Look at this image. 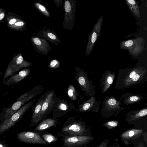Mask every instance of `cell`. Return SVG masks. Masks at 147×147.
Returning a JSON list of instances; mask_svg holds the SVG:
<instances>
[{
  "label": "cell",
  "mask_w": 147,
  "mask_h": 147,
  "mask_svg": "<svg viewBox=\"0 0 147 147\" xmlns=\"http://www.w3.org/2000/svg\"><path fill=\"white\" fill-rule=\"evenodd\" d=\"M44 89L43 85L40 84L35 86L30 90L20 95L14 102L3 109L0 114L1 122L9 118L28 101L42 92Z\"/></svg>",
  "instance_id": "obj_2"
},
{
  "label": "cell",
  "mask_w": 147,
  "mask_h": 147,
  "mask_svg": "<svg viewBox=\"0 0 147 147\" xmlns=\"http://www.w3.org/2000/svg\"><path fill=\"white\" fill-rule=\"evenodd\" d=\"M147 115V106L140 109L137 110L131 111L126 114L125 120L129 123L136 122L146 117Z\"/></svg>",
  "instance_id": "obj_18"
},
{
  "label": "cell",
  "mask_w": 147,
  "mask_h": 147,
  "mask_svg": "<svg viewBox=\"0 0 147 147\" xmlns=\"http://www.w3.org/2000/svg\"><path fill=\"white\" fill-rule=\"evenodd\" d=\"M142 132L143 130L141 129H131L123 132L121 137L123 140H134L140 137Z\"/></svg>",
  "instance_id": "obj_23"
},
{
  "label": "cell",
  "mask_w": 147,
  "mask_h": 147,
  "mask_svg": "<svg viewBox=\"0 0 147 147\" xmlns=\"http://www.w3.org/2000/svg\"><path fill=\"white\" fill-rule=\"evenodd\" d=\"M85 147H91L90 146H85Z\"/></svg>",
  "instance_id": "obj_36"
},
{
  "label": "cell",
  "mask_w": 147,
  "mask_h": 147,
  "mask_svg": "<svg viewBox=\"0 0 147 147\" xmlns=\"http://www.w3.org/2000/svg\"><path fill=\"white\" fill-rule=\"evenodd\" d=\"M88 132L85 122L74 116L67 118L57 134L67 136H88Z\"/></svg>",
  "instance_id": "obj_3"
},
{
  "label": "cell",
  "mask_w": 147,
  "mask_h": 147,
  "mask_svg": "<svg viewBox=\"0 0 147 147\" xmlns=\"http://www.w3.org/2000/svg\"><path fill=\"white\" fill-rule=\"evenodd\" d=\"M76 1H65L64 8L65 15L63 22V28L65 30H70L73 28L75 22V14Z\"/></svg>",
  "instance_id": "obj_8"
},
{
  "label": "cell",
  "mask_w": 147,
  "mask_h": 147,
  "mask_svg": "<svg viewBox=\"0 0 147 147\" xmlns=\"http://www.w3.org/2000/svg\"><path fill=\"white\" fill-rule=\"evenodd\" d=\"M40 135L42 138L49 144L58 140L57 137L51 134L43 133Z\"/></svg>",
  "instance_id": "obj_25"
},
{
  "label": "cell",
  "mask_w": 147,
  "mask_h": 147,
  "mask_svg": "<svg viewBox=\"0 0 147 147\" xmlns=\"http://www.w3.org/2000/svg\"><path fill=\"white\" fill-rule=\"evenodd\" d=\"M0 147H7V146L4 144L0 143Z\"/></svg>",
  "instance_id": "obj_35"
},
{
  "label": "cell",
  "mask_w": 147,
  "mask_h": 147,
  "mask_svg": "<svg viewBox=\"0 0 147 147\" xmlns=\"http://www.w3.org/2000/svg\"><path fill=\"white\" fill-rule=\"evenodd\" d=\"M32 39L36 50L42 55H47L52 50L49 42L45 39L35 36Z\"/></svg>",
  "instance_id": "obj_15"
},
{
  "label": "cell",
  "mask_w": 147,
  "mask_h": 147,
  "mask_svg": "<svg viewBox=\"0 0 147 147\" xmlns=\"http://www.w3.org/2000/svg\"><path fill=\"white\" fill-rule=\"evenodd\" d=\"M137 41L134 39H129L121 42L120 43L121 48L125 49H130L135 45Z\"/></svg>",
  "instance_id": "obj_26"
},
{
  "label": "cell",
  "mask_w": 147,
  "mask_h": 147,
  "mask_svg": "<svg viewBox=\"0 0 147 147\" xmlns=\"http://www.w3.org/2000/svg\"><path fill=\"white\" fill-rule=\"evenodd\" d=\"M34 5L37 9L41 12L42 14L47 17H50V13L45 7L41 4L37 2L35 3Z\"/></svg>",
  "instance_id": "obj_27"
},
{
  "label": "cell",
  "mask_w": 147,
  "mask_h": 147,
  "mask_svg": "<svg viewBox=\"0 0 147 147\" xmlns=\"http://www.w3.org/2000/svg\"><path fill=\"white\" fill-rule=\"evenodd\" d=\"M67 92L69 98L71 100L76 101L78 104L80 103L84 98V96L72 84L68 86Z\"/></svg>",
  "instance_id": "obj_22"
},
{
  "label": "cell",
  "mask_w": 147,
  "mask_h": 147,
  "mask_svg": "<svg viewBox=\"0 0 147 147\" xmlns=\"http://www.w3.org/2000/svg\"><path fill=\"white\" fill-rule=\"evenodd\" d=\"M18 140L20 142L34 144H49L37 133L30 131L20 132L17 135Z\"/></svg>",
  "instance_id": "obj_10"
},
{
  "label": "cell",
  "mask_w": 147,
  "mask_h": 147,
  "mask_svg": "<svg viewBox=\"0 0 147 147\" xmlns=\"http://www.w3.org/2000/svg\"><path fill=\"white\" fill-rule=\"evenodd\" d=\"M108 142L107 141L105 142V140L103 141L102 143L98 146H97V147H107V144Z\"/></svg>",
  "instance_id": "obj_30"
},
{
  "label": "cell",
  "mask_w": 147,
  "mask_h": 147,
  "mask_svg": "<svg viewBox=\"0 0 147 147\" xmlns=\"http://www.w3.org/2000/svg\"><path fill=\"white\" fill-rule=\"evenodd\" d=\"M60 63L58 60L53 59L52 60L48 66L49 68L53 69L58 68L60 66Z\"/></svg>",
  "instance_id": "obj_29"
},
{
  "label": "cell",
  "mask_w": 147,
  "mask_h": 147,
  "mask_svg": "<svg viewBox=\"0 0 147 147\" xmlns=\"http://www.w3.org/2000/svg\"><path fill=\"white\" fill-rule=\"evenodd\" d=\"M61 100V98L57 96L53 90H49L42 105L38 119V123L47 118V116L53 111Z\"/></svg>",
  "instance_id": "obj_7"
},
{
  "label": "cell",
  "mask_w": 147,
  "mask_h": 147,
  "mask_svg": "<svg viewBox=\"0 0 147 147\" xmlns=\"http://www.w3.org/2000/svg\"><path fill=\"white\" fill-rule=\"evenodd\" d=\"M144 98V97L139 94L127 93L123 95L119 100L123 99V105H128L138 103Z\"/></svg>",
  "instance_id": "obj_20"
},
{
  "label": "cell",
  "mask_w": 147,
  "mask_h": 147,
  "mask_svg": "<svg viewBox=\"0 0 147 147\" xmlns=\"http://www.w3.org/2000/svg\"><path fill=\"white\" fill-rule=\"evenodd\" d=\"M101 104L100 100L97 101L95 96H91L89 99L78 106L77 111L82 113L90 111L97 113L100 109Z\"/></svg>",
  "instance_id": "obj_13"
},
{
  "label": "cell",
  "mask_w": 147,
  "mask_h": 147,
  "mask_svg": "<svg viewBox=\"0 0 147 147\" xmlns=\"http://www.w3.org/2000/svg\"><path fill=\"white\" fill-rule=\"evenodd\" d=\"M137 147H144V146L143 145V144L142 143H139Z\"/></svg>",
  "instance_id": "obj_34"
},
{
  "label": "cell",
  "mask_w": 147,
  "mask_h": 147,
  "mask_svg": "<svg viewBox=\"0 0 147 147\" xmlns=\"http://www.w3.org/2000/svg\"><path fill=\"white\" fill-rule=\"evenodd\" d=\"M100 114L104 117L109 118L117 115L122 110L126 109L120 106L123 105L121 100H117L113 96H107L101 102Z\"/></svg>",
  "instance_id": "obj_4"
},
{
  "label": "cell",
  "mask_w": 147,
  "mask_h": 147,
  "mask_svg": "<svg viewBox=\"0 0 147 147\" xmlns=\"http://www.w3.org/2000/svg\"><path fill=\"white\" fill-rule=\"evenodd\" d=\"M34 34L36 36L49 40L56 45L61 42V40L56 33L53 30L46 29L45 26L42 29L39 30L37 33Z\"/></svg>",
  "instance_id": "obj_14"
},
{
  "label": "cell",
  "mask_w": 147,
  "mask_h": 147,
  "mask_svg": "<svg viewBox=\"0 0 147 147\" xmlns=\"http://www.w3.org/2000/svg\"><path fill=\"white\" fill-rule=\"evenodd\" d=\"M49 90L44 93L38 99L33 109L31 122L29 127L35 126L38 124V119L42 104L45 100Z\"/></svg>",
  "instance_id": "obj_17"
},
{
  "label": "cell",
  "mask_w": 147,
  "mask_h": 147,
  "mask_svg": "<svg viewBox=\"0 0 147 147\" xmlns=\"http://www.w3.org/2000/svg\"><path fill=\"white\" fill-rule=\"evenodd\" d=\"M30 69L26 68L20 71L17 74L13 75L3 82V84L9 86L17 84L21 82L29 74Z\"/></svg>",
  "instance_id": "obj_19"
},
{
  "label": "cell",
  "mask_w": 147,
  "mask_h": 147,
  "mask_svg": "<svg viewBox=\"0 0 147 147\" xmlns=\"http://www.w3.org/2000/svg\"><path fill=\"white\" fill-rule=\"evenodd\" d=\"M147 81V68L138 65L133 68L120 70L114 88L123 90L136 85H142Z\"/></svg>",
  "instance_id": "obj_1"
},
{
  "label": "cell",
  "mask_w": 147,
  "mask_h": 147,
  "mask_svg": "<svg viewBox=\"0 0 147 147\" xmlns=\"http://www.w3.org/2000/svg\"><path fill=\"white\" fill-rule=\"evenodd\" d=\"M76 109L74 104L69 102L65 99L61 100L52 112L53 117L52 118L56 119Z\"/></svg>",
  "instance_id": "obj_11"
},
{
  "label": "cell",
  "mask_w": 147,
  "mask_h": 147,
  "mask_svg": "<svg viewBox=\"0 0 147 147\" xmlns=\"http://www.w3.org/2000/svg\"><path fill=\"white\" fill-rule=\"evenodd\" d=\"M4 13H1L0 14V20H1L4 18Z\"/></svg>",
  "instance_id": "obj_33"
},
{
  "label": "cell",
  "mask_w": 147,
  "mask_h": 147,
  "mask_svg": "<svg viewBox=\"0 0 147 147\" xmlns=\"http://www.w3.org/2000/svg\"><path fill=\"white\" fill-rule=\"evenodd\" d=\"M102 19L103 16H100L90 34L85 52L86 56H88L90 54L95 43L99 36L101 31Z\"/></svg>",
  "instance_id": "obj_12"
},
{
  "label": "cell",
  "mask_w": 147,
  "mask_h": 147,
  "mask_svg": "<svg viewBox=\"0 0 147 147\" xmlns=\"http://www.w3.org/2000/svg\"><path fill=\"white\" fill-rule=\"evenodd\" d=\"M16 21V20L15 18L11 19L9 21V23L11 25L13 24Z\"/></svg>",
  "instance_id": "obj_32"
},
{
  "label": "cell",
  "mask_w": 147,
  "mask_h": 147,
  "mask_svg": "<svg viewBox=\"0 0 147 147\" xmlns=\"http://www.w3.org/2000/svg\"><path fill=\"white\" fill-rule=\"evenodd\" d=\"M119 122L116 120L106 122L103 124L102 125L106 127L109 129H112L117 126Z\"/></svg>",
  "instance_id": "obj_28"
},
{
  "label": "cell",
  "mask_w": 147,
  "mask_h": 147,
  "mask_svg": "<svg viewBox=\"0 0 147 147\" xmlns=\"http://www.w3.org/2000/svg\"><path fill=\"white\" fill-rule=\"evenodd\" d=\"M115 77L114 72L109 70L105 71L100 80L102 93H105L108 90L113 83Z\"/></svg>",
  "instance_id": "obj_16"
},
{
  "label": "cell",
  "mask_w": 147,
  "mask_h": 147,
  "mask_svg": "<svg viewBox=\"0 0 147 147\" xmlns=\"http://www.w3.org/2000/svg\"><path fill=\"white\" fill-rule=\"evenodd\" d=\"M58 135L63 142V147H82L88 144L94 139L93 137L89 136Z\"/></svg>",
  "instance_id": "obj_9"
},
{
  "label": "cell",
  "mask_w": 147,
  "mask_h": 147,
  "mask_svg": "<svg viewBox=\"0 0 147 147\" xmlns=\"http://www.w3.org/2000/svg\"><path fill=\"white\" fill-rule=\"evenodd\" d=\"M24 24V22L22 21L18 22L15 24V25L16 26H22Z\"/></svg>",
  "instance_id": "obj_31"
},
{
  "label": "cell",
  "mask_w": 147,
  "mask_h": 147,
  "mask_svg": "<svg viewBox=\"0 0 147 147\" xmlns=\"http://www.w3.org/2000/svg\"><path fill=\"white\" fill-rule=\"evenodd\" d=\"M75 78L82 90L84 92L86 96H95V86L92 84V80H89L87 74L81 68L76 67Z\"/></svg>",
  "instance_id": "obj_6"
},
{
  "label": "cell",
  "mask_w": 147,
  "mask_h": 147,
  "mask_svg": "<svg viewBox=\"0 0 147 147\" xmlns=\"http://www.w3.org/2000/svg\"><path fill=\"white\" fill-rule=\"evenodd\" d=\"M126 3L133 13L138 18L140 17V12L138 6L134 0H126Z\"/></svg>",
  "instance_id": "obj_24"
},
{
  "label": "cell",
  "mask_w": 147,
  "mask_h": 147,
  "mask_svg": "<svg viewBox=\"0 0 147 147\" xmlns=\"http://www.w3.org/2000/svg\"><path fill=\"white\" fill-rule=\"evenodd\" d=\"M57 122V120L52 118H46L42 121L34 128L33 131L40 134L46 129L53 126H54Z\"/></svg>",
  "instance_id": "obj_21"
},
{
  "label": "cell",
  "mask_w": 147,
  "mask_h": 147,
  "mask_svg": "<svg viewBox=\"0 0 147 147\" xmlns=\"http://www.w3.org/2000/svg\"><path fill=\"white\" fill-rule=\"evenodd\" d=\"M35 99L21 107L10 117L0 123V135L13 127L21 119L25 113L34 104Z\"/></svg>",
  "instance_id": "obj_5"
}]
</instances>
